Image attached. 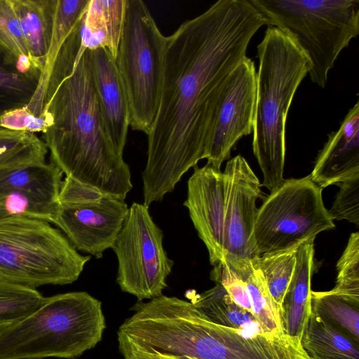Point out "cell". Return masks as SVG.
Returning <instances> with one entry per match:
<instances>
[{
	"label": "cell",
	"instance_id": "cell-1",
	"mask_svg": "<svg viewBox=\"0 0 359 359\" xmlns=\"http://www.w3.org/2000/svg\"><path fill=\"white\" fill-rule=\"evenodd\" d=\"M265 25L250 0H219L166 36L161 98L142 174L145 205L162 201L203 159L228 81Z\"/></svg>",
	"mask_w": 359,
	"mask_h": 359
},
{
	"label": "cell",
	"instance_id": "cell-2",
	"mask_svg": "<svg viewBox=\"0 0 359 359\" xmlns=\"http://www.w3.org/2000/svg\"><path fill=\"white\" fill-rule=\"evenodd\" d=\"M43 141L66 177L124 200L131 174L107 129L88 49L60 50L43 91Z\"/></svg>",
	"mask_w": 359,
	"mask_h": 359
},
{
	"label": "cell",
	"instance_id": "cell-3",
	"mask_svg": "<svg viewBox=\"0 0 359 359\" xmlns=\"http://www.w3.org/2000/svg\"><path fill=\"white\" fill-rule=\"evenodd\" d=\"M257 48L259 64L252 149L263 175L261 186L271 192L285 180L287 114L311 64L295 39L274 26H267Z\"/></svg>",
	"mask_w": 359,
	"mask_h": 359
},
{
	"label": "cell",
	"instance_id": "cell-4",
	"mask_svg": "<svg viewBox=\"0 0 359 359\" xmlns=\"http://www.w3.org/2000/svg\"><path fill=\"white\" fill-rule=\"evenodd\" d=\"M106 328L100 301L86 292L45 297L31 313L0 329V359H76Z\"/></svg>",
	"mask_w": 359,
	"mask_h": 359
},
{
	"label": "cell",
	"instance_id": "cell-5",
	"mask_svg": "<svg viewBox=\"0 0 359 359\" xmlns=\"http://www.w3.org/2000/svg\"><path fill=\"white\" fill-rule=\"evenodd\" d=\"M268 26L291 34L309 57L311 81L325 88L342 50L359 34V0H250Z\"/></svg>",
	"mask_w": 359,
	"mask_h": 359
},
{
	"label": "cell",
	"instance_id": "cell-6",
	"mask_svg": "<svg viewBox=\"0 0 359 359\" xmlns=\"http://www.w3.org/2000/svg\"><path fill=\"white\" fill-rule=\"evenodd\" d=\"M90 259L48 222L25 216L0 219V278L33 289L71 284Z\"/></svg>",
	"mask_w": 359,
	"mask_h": 359
},
{
	"label": "cell",
	"instance_id": "cell-7",
	"mask_svg": "<svg viewBox=\"0 0 359 359\" xmlns=\"http://www.w3.org/2000/svg\"><path fill=\"white\" fill-rule=\"evenodd\" d=\"M166 36L142 0H126L116 63L130 109V126L148 134L157 114Z\"/></svg>",
	"mask_w": 359,
	"mask_h": 359
},
{
	"label": "cell",
	"instance_id": "cell-8",
	"mask_svg": "<svg viewBox=\"0 0 359 359\" xmlns=\"http://www.w3.org/2000/svg\"><path fill=\"white\" fill-rule=\"evenodd\" d=\"M322 189L310 175L284 180L257 208L252 231L255 257L283 250L333 229Z\"/></svg>",
	"mask_w": 359,
	"mask_h": 359
},
{
	"label": "cell",
	"instance_id": "cell-9",
	"mask_svg": "<svg viewBox=\"0 0 359 359\" xmlns=\"http://www.w3.org/2000/svg\"><path fill=\"white\" fill-rule=\"evenodd\" d=\"M163 233L149 206L134 202L111 249L118 259L116 283L139 301L162 295L174 262L163 246Z\"/></svg>",
	"mask_w": 359,
	"mask_h": 359
},
{
	"label": "cell",
	"instance_id": "cell-10",
	"mask_svg": "<svg viewBox=\"0 0 359 359\" xmlns=\"http://www.w3.org/2000/svg\"><path fill=\"white\" fill-rule=\"evenodd\" d=\"M257 72L255 62L245 57L233 72L219 104L203 158L220 169L232 149L243 136L253 132Z\"/></svg>",
	"mask_w": 359,
	"mask_h": 359
},
{
	"label": "cell",
	"instance_id": "cell-11",
	"mask_svg": "<svg viewBox=\"0 0 359 359\" xmlns=\"http://www.w3.org/2000/svg\"><path fill=\"white\" fill-rule=\"evenodd\" d=\"M124 200L108 195L82 205L61 204L53 222L78 251L101 258L112 248L128 212Z\"/></svg>",
	"mask_w": 359,
	"mask_h": 359
},
{
	"label": "cell",
	"instance_id": "cell-12",
	"mask_svg": "<svg viewBox=\"0 0 359 359\" xmlns=\"http://www.w3.org/2000/svg\"><path fill=\"white\" fill-rule=\"evenodd\" d=\"M224 172L228 191L223 259L252 260L255 257L252 231L257 211L256 201L262 197V186L241 155L229 160Z\"/></svg>",
	"mask_w": 359,
	"mask_h": 359
},
{
	"label": "cell",
	"instance_id": "cell-13",
	"mask_svg": "<svg viewBox=\"0 0 359 359\" xmlns=\"http://www.w3.org/2000/svg\"><path fill=\"white\" fill-rule=\"evenodd\" d=\"M228 181L224 172L209 164L194 168L184 205L214 266L224 257Z\"/></svg>",
	"mask_w": 359,
	"mask_h": 359
},
{
	"label": "cell",
	"instance_id": "cell-14",
	"mask_svg": "<svg viewBox=\"0 0 359 359\" xmlns=\"http://www.w3.org/2000/svg\"><path fill=\"white\" fill-rule=\"evenodd\" d=\"M320 189L359 177V102L348 111L339 129L328 135L309 175Z\"/></svg>",
	"mask_w": 359,
	"mask_h": 359
},
{
	"label": "cell",
	"instance_id": "cell-15",
	"mask_svg": "<svg viewBox=\"0 0 359 359\" xmlns=\"http://www.w3.org/2000/svg\"><path fill=\"white\" fill-rule=\"evenodd\" d=\"M88 50L108 131L117 151L123 155L130 126V109L116 58L106 48Z\"/></svg>",
	"mask_w": 359,
	"mask_h": 359
},
{
	"label": "cell",
	"instance_id": "cell-16",
	"mask_svg": "<svg viewBox=\"0 0 359 359\" xmlns=\"http://www.w3.org/2000/svg\"><path fill=\"white\" fill-rule=\"evenodd\" d=\"M315 238L304 240L297 248L294 273L280 309L283 332L298 340L311 313V279L315 268Z\"/></svg>",
	"mask_w": 359,
	"mask_h": 359
},
{
	"label": "cell",
	"instance_id": "cell-17",
	"mask_svg": "<svg viewBox=\"0 0 359 359\" xmlns=\"http://www.w3.org/2000/svg\"><path fill=\"white\" fill-rule=\"evenodd\" d=\"M62 172L53 162H34L0 170V196L20 192L60 204Z\"/></svg>",
	"mask_w": 359,
	"mask_h": 359
},
{
	"label": "cell",
	"instance_id": "cell-18",
	"mask_svg": "<svg viewBox=\"0 0 359 359\" xmlns=\"http://www.w3.org/2000/svg\"><path fill=\"white\" fill-rule=\"evenodd\" d=\"M34 67L41 74L48 52L56 0H12Z\"/></svg>",
	"mask_w": 359,
	"mask_h": 359
},
{
	"label": "cell",
	"instance_id": "cell-19",
	"mask_svg": "<svg viewBox=\"0 0 359 359\" xmlns=\"http://www.w3.org/2000/svg\"><path fill=\"white\" fill-rule=\"evenodd\" d=\"M126 0H90L81 21L83 45L107 48L116 58L122 32Z\"/></svg>",
	"mask_w": 359,
	"mask_h": 359
},
{
	"label": "cell",
	"instance_id": "cell-20",
	"mask_svg": "<svg viewBox=\"0 0 359 359\" xmlns=\"http://www.w3.org/2000/svg\"><path fill=\"white\" fill-rule=\"evenodd\" d=\"M309 359H359V341L311 311L299 339Z\"/></svg>",
	"mask_w": 359,
	"mask_h": 359
},
{
	"label": "cell",
	"instance_id": "cell-21",
	"mask_svg": "<svg viewBox=\"0 0 359 359\" xmlns=\"http://www.w3.org/2000/svg\"><path fill=\"white\" fill-rule=\"evenodd\" d=\"M191 302L204 318L214 324L248 336L265 334L255 318L236 304L219 284L197 295Z\"/></svg>",
	"mask_w": 359,
	"mask_h": 359
},
{
	"label": "cell",
	"instance_id": "cell-22",
	"mask_svg": "<svg viewBox=\"0 0 359 359\" xmlns=\"http://www.w3.org/2000/svg\"><path fill=\"white\" fill-rule=\"evenodd\" d=\"M90 0H56L53 28L46 65L27 109L34 115L43 111L42 93L56 57L67 38L81 20Z\"/></svg>",
	"mask_w": 359,
	"mask_h": 359
},
{
	"label": "cell",
	"instance_id": "cell-23",
	"mask_svg": "<svg viewBox=\"0 0 359 359\" xmlns=\"http://www.w3.org/2000/svg\"><path fill=\"white\" fill-rule=\"evenodd\" d=\"M0 60L25 76L39 81L12 0H0Z\"/></svg>",
	"mask_w": 359,
	"mask_h": 359
},
{
	"label": "cell",
	"instance_id": "cell-24",
	"mask_svg": "<svg viewBox=\"0 0 359 359\" xmlns=\"http://www.w3.org/2000/svg\"><path fill=\"white\" fill-rule=\"evenodd\" d=\"M242 273L248 291L251 313L265 334H282L280 310L273 299L260 273L252 267L251 260L228 261Z\"/></svg>",
	"mask_w": 359,
	"mask_h": 359
},
{
	"label": "cell",
	"instance_id": "cell-25",
	"mask_svg": "<svg viewBox=\"0 0 359 359\" xmlns=\"http://www.w3.org/2000/svg\"><path fill=\"white\" fill-rule=\"evenodd\" d=\"M299 245L266 252L251 260L252 267L262 276L279 310L294 273Z\"/></svg>",
	"mask_w": 359,
	"mask_h": 359
},
{
	"label": "cell",
	"instance_id": "cell-26",
	"mask_svg": "<svg viewBox=\"0 0 359 359\" xmlns=\"http://www.w3.org/2000/svg\"><path fill=\"white\" fill-rule=\"evenodd\" d=\"M311 311L331 326L359 341V304L330 291H311Z\"/></svg>",
	"mask_w": 359,
	"mask_h": 359
},
{
	"label": "cell",
	"instance_id": "cell-27",
	"mask_svg": "<svg viewBox=\"0 0 359 359\" xmlns=\"http://www.w3.org/2000/svg\"><path fill=\"white\" fill-rule=\"evenodd\" d=\"M48 149L34 133L0 128V170L46 161Z\"/></svg>",
	"mask_w": 359,
	"mask_h": 359
},
{
	"label": "cell",
	"instance_id": "cell-28",
	"mask_svg": "<svg viewBox=\"0 0 359 359\" xmlns=\"http://www.w3.org/2000/svg\"><path fill=\"white\" fill-rule=\"evenodd\" d=\"M44 299L36 289L0 278V329L29 315L39 307Z\"/></svg>",
	"mask_w": 359,
	"mask_h": 359
},
{
	"label": "cell",
	"instance_id": "cell-29",
	"mask_svg": "<svg viewBox=\"0 0 359 359\" xmlns=\"http://www.w3.org/2000/svg\"><path fill=\"white\" fill-rule=\"evenodd\" d=\"M38 84L37 80L20 74L0 60V116L27 106Z\"/></svg>",
	"mask_w": 359,
	"mask_h": 359
},
{
	"label": "cell",
	"instance_id": "cell-30",
	"mask_svg": "<svg viewBox=\"0 0 359 359\" xmlns=\"http://www.w3.org/2000/svg\"><path fill=\"white\" fill-rule=\"evenodd\" d=\"M337 271L335 286L329 291L359 304V232L351 234Z\"/></svg>",
	"mask_w": 359,
	"mask_h": 359
},
{
	"label": "cell",
	"instance_id": "cell-31",
	"mask_svg": "<svg viewBox=\"0 0 359 359\" xmlns=\"http://www.w3.org/2000/svg\"><path fill=\"white\" fill-rule=\"evenodd\" d=\"M210 278L222 285L236 304L251 313L246 283L238 267L223 259L213 266Z\"/></svg>",
	"mask_w": 359,
	"mask_h": 359
},
{
	"label": "cell",
	"instance_id": "cell-32",
	"mask_svg": "<svg viewBox=\"0 0 359 359\" xmlns=\"http://www.w3.org/2000/svg\"><path fill=\"white\" fill-rule=\"evenodd\" d=\"M338 191L332 208L328 210L332 220L346 219L359 225V177L338 184Z\"/></svg>",
	"mask_w": 359,
	"mask_h": 359
},
{
	"label": "cell",
	"instance_id": "cell-33",
	"mask_svg": "<svg viewBox=\"0 0 359 359\" xmlns=\"http://www.w3.org/2000/svg\"><path fill=\"white\" fill-rule=\"evenodd\" d=\"M108 195L94 187L66 177L62 182L59 200L61 204L82 205L99 202Z\"/></svg>",
	"mask_w": 359,
	"mask_h": 359
},
{
	"label": "cell",
	"instance_id": "cell-34",
	"mask_svg": "<svg viewBox=\"0 0 359 359\" xmlns=\"http://www.w3.org/2000/svg\"><path fill=\"white\" fill-rule=\"evenodd\" d=\"M0 128L15 131L43 133L48 123L44 117L36 116L27 107L8 111L0 116Z\"/></svg>",
	"mask_w": 359,
	"mask_h": 359
},
{
	"label": "cell",
	"instance_id": "cell-35",
	"mask_svg": "<svg viewBox=\"0 0 359 359\" xmlns=\"http://www.w3.org/2000/svg\"><path fill=\"white\" fill-rule=\"evenodd\" d=\"M124 359H172L159 355H136V354H124Z\"/></svg>",
	"mask_w": 359,
	"mask_h": 359
},
{
	"label": "cell",
	"instance_id": "cell-36",
	"mask_svg": "<svg viewBox=\"0 0 359 359\" xmlns=\"http://www.w3.org/2000/svg\"><path fill=\"white\" fill-rule=\"evenodd\" d=\"M7 217L10 216L8 215V212H6V209L4 208V207L3 206L2 203L0 201V219Z\"/></svg>",
	"mask_w": 359,
	"mask_h": 359
}]
</instances>
